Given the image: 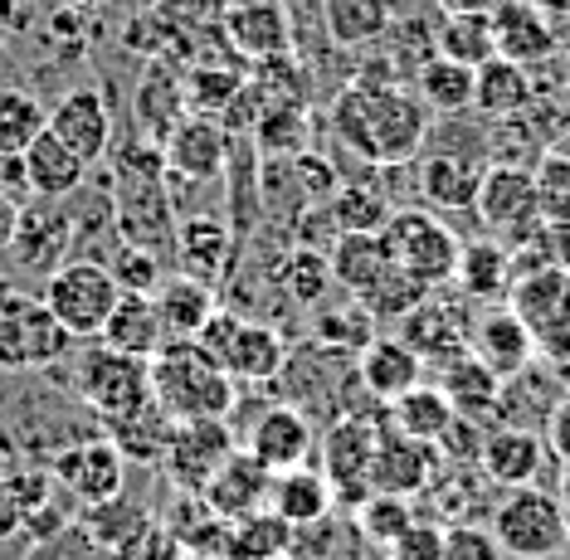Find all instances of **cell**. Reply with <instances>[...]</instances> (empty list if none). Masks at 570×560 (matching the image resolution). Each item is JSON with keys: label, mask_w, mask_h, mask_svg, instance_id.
<instances>
[{"label": "cell", "mask_w": 570, "mask_h": 560, "mask_svg": "<svg viewBox=\"0 0 570 560\" xmlns=\"http://www.w3.org/2000/svg\"><path fill=\"white\" fill-rule=\"evenodd\" d=\"M430 108L405 83H366L352 78L332 98V132L346 151L371 166H405L430 141Z\"/></svg>", "instance_id": "cell-1"}, {"label": "cell", "mask_w": 570, "mask_h": 560, "mask_svg": "<svg viewBox=\"0 0 570 560\" xmlns=\"http://www.w3.org/2000/svg\"><path fill=\"white\" fill-rule=\"evenodd\" d=\"M151 371V400L171 414V420H229L239 405V385L229 371L205 351L200 342H180L171 336L157 356L147 361Z\"/></svg>", "instance_id": "cell-2"}, {"label": "cell", "mask_w": 570, "mask_h": 560, "mask_svg": "<svg viewBox=\"0 0 570 560\" xmlns=\"http://www.w3.org/2000/svg\"><path fill=\"white\" fill-rule=\"evenodd\" d=\"M69 385L102 420H122L141 405H151V371L141 356L112 351L108 342L88 336L79 351H69Z\"/></svg>", "instance_id": "cell-3"}, {"label": "cell", "mask_w": 570, "mask_h": 560, "mask_svg": "<svg viewBox=\"0 0 570 560\" xmlns=\"http://www.w3.org/2000/svg\"><path fill=\"white\" fill-rule=\"evenodd\" d=\"M492 537L508 560H561L570 556V522L556 502V492L537 483L508 488V498L492 507Z\"/></svg>", "instance_id": "cell-4"}, {"label": "cell", "mask_w": 570, "mask_h": 560, "mask_svg": "<svg viewBox=\"0 0 570 560\" xmlns=\"http://www.w3.org/2000/svg\"><path fill=\"white\" fill-rule=\"evenodd\" d=\"M40 297H45V307L55 312V322L73 336V342H88V336L102 332V322H108V312L118 307L122 288H118V278H112L108 264L69 254L45 278V293Z\"/></svg>", "instance_id": "cell-5"}, {"label": "cell", "mask_w": 570, "mask_h": 560, "mask_svg": "<svg viewBox=\"0 0 570 560\" xmlns=\"http://www.w3.org/2000/svg\"><path fill=\"white\" fill-rule=\"evenodd\" d=\"M381 239H385V249H391L395 268H405L410 278L424 283L430 293L453 283L463 244L439 215L420 210V205H400V210H391V219L381 225Z\"/></svg>", "instance_id": "cell-6"}, {"label": "cell", "mask_w": 570, "mask_h": 560, "mask_svg": "<svg viewBox=\"0 0 570 560\" xmlns=\"http://www.w3.org/2000/svg\"><path fill=\"white\" fill-rule=\"evenodd\" d=\"M69 351H73V336L55 322L45 297L0 288V366L6 371L55 366Z\"/></svg>", "instance_id": "cell-7"}, {"label": "cell", "mask_w": 570, "mask_h": 560, "mask_svg": "<svg viewBox=\"0 0 570 560\" xmlns=\"http://www.w3.org/2000/svg\"><path fill=\"white\" fill-rule=\"evenodd\" d=\"M508 307L527 322V332L537 336L541 361L570 356V264H547L537 273L512 278Z\"/></svg>", "instance_id": "cell-8"}, {"label": "cell", "mask_w": 570, "mask_h": 560, "mask_svg": "<svg viewBox=\"0 0 570 560\" xmlns=\"http://www.w3.org/2000/svg\"><path fill=\"white\" fill-rule=\"evenodd\" d=\"M381 429H385V414H342L327 439H322V478L332 483V492L342 502L361 507L371 498V459H375V444H381Z\"/></svg>", "instance_id": "cell-9"}, {"label": "cell", "mask_w": 570, "mask_h": 560, "mask_svg": "<svg viewBox=\"0 0 570 560\" xmlns=\"http://www.w3.org/2000/svg\"><path fill=\"white\" fill-rule=\"evenodd\" d=\"M235 449H239V439L229 429V420H180L171 424V439H166L161 473L180 492H200Z\"/></svg>", "instance_id": "cell-10"}, {"label": "cell", "mask_w": 570, "mask_h": 560, "mask_svg": "<svg viewBox=\"0 0 570 560\" xmlns=\"http://www.w3.org/2000/svg\"><path fill=\"white\" fill-rule=\"evenodd\" d=\"M49 478L69 492L79 507H98L108 498H118L127 483V459L118 453L112 439H79V444L59 449L49 463Z\"/></svg>", "instance_id": "cell-11"}, {"label": "cell", "mask_w": 570, "mask_h": 560, "mask_svg": "<svg viewBox=\"0 0 570 560\" xmlns=\"http://www.w3.org/2000/svg\"><path fill=\"white\" fill-rule=\"evenodd\" d=\"M478 219L502 234V239H522L541 225L537 215V186H531V171L527 166H512V161H492L483 180H478V200H473Z\"/></svg>", "instance_id": "cell-12"}, {"label": "cell", "mask_w": 570, "mask_h": 560, "mask_svg": "<svg viewBox=\"0 0 570 560\" xmlns=\"http://www.w3.org/2000/svg\"><path fill=\"white\" fill-rule=\"evenodd\" d=\"M45 127H49V132H55L73 156H79L83 166L108 161V151H112V112H108V98H102L94 83L63 88L59 102L49 108V122H45Z\"/></svg>", "instance_id": "cell-13"}, {"label": "cell", "mask_w": 570, "mask_h": 560, "mask_svg": "<svg viewBox=\"0 0 570 560\" xmlns=\"http://www.w3.org/2000/svg\"><path fill=\"white\" fill-rule=\"evenodd\" d=\"M244 449H249L268 473H288V468L313 463V424H307V410H297L293 400L264 405L258 420L249 424V434H244Z\"/></svg>", "instance_id": "cell-14"}, {"label": "cell", "mask_w": 570, "mask_h": 560, "mask_svg": "<svg viewBox=\"0 0 570 560\" xmlns=\"http://www.w3.org/2000/svg\"><path fill=\"white\" fill-rule=\"evenodd\" d=\"M434 444H420V439L400 434L385 420L381 444H375L371 459V492H391V498H414V492H430L434 483Z\"/></svg>", "instance_id": "cell-15"}, {"label": "cell", "mask_w": 570, "mask_h": 560, "mask_svg": "<svg viewBox=\"0 0 570 560\" xmlns=\"http://www.w3.org/2000/svg\"><path fill=\"white\" fill-rule=\"evenodd\" d=\"M356 381H361V390H366L371 400L391 405V400H400L405 390H414L424 381V361H420V351H414L405 336L375 332L371 342L356 351Z\"/></svg>", "instance_id": "cell-16"}, {"label": "cell", "mask_w": 570, "mask_h": 560, "mask_svg": "<svg viewBox=\"0 0 570 560\" xmlns=\"http://www.w3.org/2000/svg\"><path fill=\"white\" fill-rule=\"evenodd\" d=\"M469 351L483 361L492 375H498V381H508V375L527 371L531 361H537V336H531L527 322L502 303V307H488V312H478L473 317Z\"/></svg>", "instance_id": "cell-17"}, {"label": "cell", "mask_w": 570, "mask_h": 560, "mask_svg": "<svg viewBox=\"0 0 570 560\" xmlns=\"http://www.w3.org/2000/svg\"><path fill=\"white\" fill-rule=\"evenodd\" d=\"M225 39L249 63L293 55V20L278 0H235L225 10Z\"/></svg>", "instance_id": "cell-18"}, {"label": "cell", "mask_w": 570, "mask_h": 560, "mask_svg": "<svg viewBox=\"0 0 570 560\" xmlns=\"http://www.w3.org/2000/svg\"><path fill=\"white\" fill-rule=\"evenodd\" d=\"M541 463H547V439L541 429H522V424H498L488 429L483 449H478V468L492 488H527L537 483Z\"/></svg>", "instance_id": "cell-19"}, {"label": "cell", "mask_w": 570, "mask_h": 560, "mask_svg": "<svg viewBox=\"0 0 570 560\" xmlns=\"http://www.w3.org/2000/svg\"><path fill=\"white\" fill-rule=\"evenodd\" d=\"M268 483H274V473L239 444L225 463H219V473L210 478V483L200 488V502L210 507L219 522H239V517L264 512L268 507Z\"/></svg>", "instance_id": "cell-20"}, {"label": "cell", "mask_w": 570, "mask_h": 560, "mask_svg": "<svg viewBox=\"0 0 570 560\" xmlns=\"http://www.w3.org/2000/svg\"><path fill=\"white\" fill-rule=\"evenodd\" d=\"M469 332H473L469 312H463L459 303H439V297L430 293L420 307L410 312V317H400L395 336H405V342L420 351L424 371H430V366H439V361H449V356H463V351H469Z\"/></svg>", "instance_id": "cell-21"}, {"label": "cell", "mask_w": 570, "mask_h": 560, "mask_svg": "<svg viewBox=\"0 0 570 560\" xmlns=\"http://www.w3.org/2000/svg\"><path fill=\"white\" fill-rule=\"evenodd\" d=\"M137 108H132V117H137V132H141V141H151V147H161L166 137L176 132L180 122H186V78H180V69L171 59H151L147 63V73H141V83H137Z\"/></svg>", "instance_id": "cell-22"}, {"label": "cell", "mask_w": 570, "mask_h": 560, "mask_svg": "<svg viewBox=\"0 0 570 560\" xmlns=\"http://www.w3.org/2000/svg\"><path fill=\"white\" fill-rule=\"evenodd\" d=\"M424 147L434 151H424L420 161V195L439 210H473L478 180H483L488 166L463 147H439V141H424Z\"/></svg>", "instance_id": "cell-23"}, {"label": "cell", "mask_w": 570, "mask_h": 560, "mask_svg": "<svg viewBox=\"0 0 570 560\" xmlns=\"http://www.w3.org/2000/svg\"><path fill=\"white\" fill-rule=\"evenodd\" d=\"M327 258H332L336 288H346L356 303H366V297L395 273V258L385 249L381 229H342Z\"/></svg>", "instance_id": "cell-24"}, {"label": "cell", "mask_w": 570, "mask_h": 560, "mask_svg": "<svg viewBox=\"0 0 570 560\" xmlns=\"http://www.w3.org/2000/svg\"><path fill=\"white\" fill-rule=\"evenodd\" d=\"M161 156H166V171L180 180H215L229 161V137L215 117H186L161 141Z\"/></svg>", "instance_id": "cell-25"}, {"label": "cell", "mask_w": 570, "mask_h": 560, "mask_svg": "<svg viewBox=\"0 0 570 560\" xmlns=\"http://www.w3.org/2000/svg\"><path fill=\"white\" fill-rule=\"evenodd\" d=\"M492 35H498V55L537 69L556 55V24L537 0H508L502 10H492Z\"/></svg>", "instance_id": "cell-26"}, {"label": "cell", "mask_w": 570, "mask_h": 560, "mask_svg": "<svg viewBox=\"0 0 570 560\" xmlns=\"http://www.w3.org/2000/svg\"><path fill=\"white\" fill-rule=\"evenodd\" d=\"M171 249L180 273H190L200 283H219L235 264V234L215 215H186L171 234Z\"/></svg>", "instance_id": "cell-27"}, {"label": "cell", "mask_w": 570, "mask_h": 560, "mask_svg": "<svg viewBox=\"0 0 570 560\" xmlns=\"http://www.w3.org/2000/svg\"><path fill=\"white\" fill-rule=\"evenodd\" d=\"M10 249H20V258L30 268H49L55 273L63 258L73 254V215L63 210V200H35L30 210L20 215V229H16V244Z\"/></svg>", "instance_id": "cell-28"}, {"label": "cell", "mask_w": 570, "mask_h": 560, "mask_svg": "<svg viewBox=\"0 0 570 560\" xmlns=\"http://www.w3.org/2000/svg\"><path fill=\"white\" fill-rule=\"evenodd\" d=\"M434 385L449 395V405L463 414V420H498V395H502V381L492 375L483 361L473 356V351H463V356H449L430 366Z\"/></svg>", "instance_id": "cell-29"}, {"label": "cell", "mask_w": 570, "mask_h": 560, "mask_svg": "<svg viewBox=\"0 0 570 560\" xmlns=\"http://www.w3.org/2000/svg\"><path fill=\"white\" fill-rule=\"evenodd\" d=\"M283 366H288V342H283L278 327H268V322H239L235 342L225 351V371L235 385H268L278 381Z\"/></svg>", "instance_id": "cell-30"}, {"label": "cell", "mask_w": 570, "mask_h": 560, "mask_svg": "<svg viewBox=\"0 0 570 560\" xmlns=\"http://www.w3.org/2000/svg\"><path fill=\"white\" fill-rule=\"evenodd\" d=\"M98 342H108L112 351H127V356L151 361L166 342H171V336H166V327H161L157 297H151V293H122L118 307H112L108 322H102Z\"/></svg>", "instance_id": "cell-31"}, {"label": "cell", "mask_w": 570, "mask_h": 560, "mask_svg": "<svg viewBox=\"0 0 570 560\" xmlns=\"http://www.w3.org/2000/svg\"><path fill=\"white\" fill-rule=\"evenodd\" d=\"M20 166H24V186H30L35 200H69V195L83 186V176H88V166L63 147L49 127L30 141V147H24Z\"/></svg>", "instance_id": "cell-32"}, {"label": "cell", "mask_w": 570, "mask_h": 560, "mask_svg": "<svg viewBox=\"0 0 570 560\" xmlns=\"http://www.w3.org/2000/svg\"><path fill=\"white\" fill-rule=\"evenodd\" d=\"M336 492L332 483L322 478V468L303 463V468H288V473H274V483H268V512L283 517L288 527H317L327 522Z\"/></svg>", "instance_id": "cell-33"}, {"label": "cell", "mask_w": 570, "mask_h": 560, "mask_svg": "<svg viewBox=\"0 0 570 560\" xmlns=\"http://www.w3.org/2000/svg\"><path fill=\"white\" fill-rule=\"evenodd\" d=\"M537 98V83H531V69L522 63L492 55L488 63L473 69V112L492 117V122H508V117H522Z\"/></svg>", "instance_id": "cell-34"}, {"label": "cell", "mask_w": 570, "mask_h": 560, "mask_svg": "<svg viewBox=\"0 0 570 560\" xmlns=\"http://www.w3.org/2000/svg\"><path fill=\"white\" fill-rule=\"evenodd\" d=\"M561 381H556V371L547 361H531L527 371H517L502 381V395H498V420L508 424H522V429H541L547 424V414L561 405Z\"/></svg>", "instance_id": "cell-35"}, {"label": "cell", "mask_w": 570, "mask_h": 560, "mask_svg": "<svg viewBox=\"0 0 570 560\" xmlns=\"http://www.w3.org/2000/svg\"><path fill=\"white\" fill-rule=\"evenodd\" d=\"M453 283L469 303H508L512 288V249L502 239H473L459 249Z\"/></svg>", "instance_id": "cell-36"}, {"label": "cell", "mask_w": 570, "mask_h": 560, "mask_svg": "<svg viewBox=\"0 0 570 560\" xmlns=\"http://www.w3.org/2000/svg\"><path fill=\"white\" fill-rule=\"evenodd\" d=\"M151 297H157V312H161L166 336H180V342H190V336H196L205 322H210V312L219 307L215 283H200V278H190V273L161 278V288L151 293Z\"/></svg>", "instance_id": "cell-37"}, {"label": "cell", "mask_w": 570, "mask_h": 560, "mask_svg": "<svg viewBox=\"0 0 570 560\" xmlns=\"http://www.w3.org/2000/svg\"><path fill=\"white\" fill-rule=\"evenodd\" d=\"M297 527H288L283 517L249 512L239 522H225V541H219V560H288L293 556Z\"/></svg>", "instance_id": "cell-38"}, {"label": "cell", "mask_w": 570, "mask_h": 560, "mask_svg": "<svg viewBox=\"0 0 570 560\" xmlns=\"http://www.w3.org/2000/svg\"><path fill=\"white\" fill-rule=\"evenodd\" d=\"M391 0H322V24L336 49H371L391 30Z\"/></svg>", "instance_id": "cell-39"}, {"label": "cell", "mask_w": 570, "mask_h": 560, "mask_svg": "<svg viewBox=\"0 0 570 560\" xmlns=\"http://www.w3.org/2000/svg\"><path fill=\"white\" fill-rule=\"evenodd\" d=\"M385 420H391V429H400V434L420 439V444H439V439H444V429L459 420V410L449 405V395L434 381H420L414 390H405L400 400H391Z\"/></svg>", "instance_id": "cell-40"}, {"label": "cell", "mask_w": 570, "mask_h": 560, "mask_svg": "<svg viewBox=\"0 0 570 560\" xmlns=\"http://www.w3.org/2000/svg\"><path fill=\"white\" fill-rule=\"evenodd\" d=\"M414 94L439 117H463V112H473V69L434 55L414 69Z\"/></svg>", "instance_id": "cell-41"}, {"label": "cell", "mask_w": 570, "mask_h": 560, "mask_svg": "<svg viewBox=\"0 0 570 560\" xmlns=\"http://www.w3.org/2000/svg\"><path fill=\"white\" fill-rule=\"evenodd\" d=\"M112 424V444H118V453L127 463H151L157 468L161 463V453H166V439H171V414H166L157 400L151 405H141L132 414H122V420H108Z\"/></svg>", "instance_id": "cell-42"}, {"label": "cell", "mask_w": 570, "mask_h": 560, "mask_svg": "<svg viewBox=\"0 0 570 560\" xmlns=\"http://www.w3.org/2000/svg\"><path fill=\"white\" fill-rule=\"evenodd\" d=\"M381 332V322L371 317L366 303H356L346 293V303H317L313 307V336L322 351H361L371 336Z\"/></svg>", "instance_id": "cell-43"}, {"label": "cell", "mask_w": 570, "mask_h": 560, "mask_svg": "<svg viewBox=\"0 0 570 560\" xmlns=\"http://www.w3.org/2000/svg\"><path fill=\"white\" fill-rule=\"evenodd\" d=\"M45 122H49V108L30 88L0 83V161H20L24 147L45 132Z\"/></svg>", "instance_id": "cell-44"}, {"label": "cell", "mask_w": 570, "mask_h": 560, "mask_svg": "<svg viewBox=\"0 0 570 560\" xmlns=\"http://www.w3.org/2000/svg\"><path fill=\"white\" fill-rule=\"evenodd\" d=\"M278 288H283V297H288L293 307L313 312L317 303H327V293L336 288L332 258L322 249H313V244H297V249L278 264Z\"/></svg>", "instance_id": "cell-45"}, {"label": "cell", "mask_w": 570, "mask_h": 560, "mask_svg": "<svg viewBox=\"0 0 570 560\" xmlns=\"http://www.w3.org/2000/svg\"><path fill=\"white\" fill-rule=\"evenodd\" d=\"M147 522H151V512H147L141 502L127 498V492H118V498H108V502H98V507H88V512H83V531H88V541L102 546L108 556H118L122 546L132 541Z\"/></svg>", "instance_id": "cell-46"}, {"label": "cell", "mask_w": 570, "mask_h": 560, "mask_svg": "<svg viewBox=\"0 0 570 560\" xmlns=\"http://www.w3.org/2000/svg\"><path fill=\"white\" fill-rule=\"evenodd\" d=\"M434 49L453 63H488L498 55V35H492V16H444L434 30Z\"/></svg>", "instance_id": "cell-47"}, {"label": "cell", "mask_w": 570, "mask_h": 560, "mask_svg": "<svg viewBox=\"0 0 570 560\" xmlns=\"http://www.w3.org/2000/svg\"><path fill=\"white\" fill-rule=\"evenodd\" d=\"M531 186H537V215L547 229L570 225V151H547L531 166Z\"/></svg>", "instance_id": "cell-48"}, {"label": "cell", "mask_w": 570, "mask_h": 560, "mask_svg": "<svg viewBox=\"0 0 570 560\" xmlns=\"http://www.w3.org/2000/svg\"><path fill=\"white\" fill-rule=\"evenodd\" d=\"M254 137L264 151H278V156L307 151V108L303 102H264L254 112Z\"/></svg>", "instance_id": "cell-49"}, {"label": "cell", "mask_w": 570, "mask_h": 560, "mask_svg": "<svg viewBox=\"0 0 570 560\" xmlns=\"http://www.w3.org/2000/svg\"><path fill=\"white\" fill-rule=\"evenodd\" d=\"M327 215L342 229H381L391 219V200H385L375 186H361V180H342L327 200Z\"/></svg>", "instance_id": "cell-50"}, {"label": "cell", "mask_w": 570, "mask_h": 560, "mask_svg": "<svg viewBox=\"0 0 570 560\" xmlns=\"http://www.w3.org/2000/svg\"><path fill=\"white\" fill-rule=\"evenodd\" d=\"M356 527H361V537L375 541V546H395L414 527V507H410V498L371 492V498L356 507Z\"/></svg>", "instance_id": "cell-51"}, {"label": "cell", "mask_w": 570, "mask_h": 560, "mask_svg": "<svg viewBox=\"0 0 570 560\" xmlns=\"http://www.w3.org/2000/svg\"><path fill=\"white\" fill-rule=\"evenodd\" d=\"M102 264L112 268V278H118L122 293H157L161 288V258H157V249H141V244L118 239Z\"/></svg>", "instance_id": "cell-52"}, {"label": "cell", "mask_w": 570, "mask_h": 560, "mask_svg": "<svg viewBox=\"0 0 570 560\" xmlns=\"http://www.w3.org/2000/svg\"><path fill=\"white\" fill-rule=\"evenodd\" d=\"M444 560H508L492 527L483 522H449L444 527Z\"/></svg>", "instance_id": "cell-53"}, {"label": "cell", "mask_w": 570, "mask_h": 560, "mask_svg": "<svg viewBox=\"0 0 570 560\" xmlns=\"http://www.w3.org/2000/svg\"><path fill=\"white\" fill-rule=\"evenodd\" d=\"M391 560H444V527L414 517V527L391 546Z\"/></svg>", "instance_id": "cell-54"}, {"label": "cell", "mask_w": 570, "mask_h": 560, "mask_svg": "<svg viewBox=\"0 0 570 560\" xmlns=\"http://www.w3.org/2000/svg\"><path fill=\"white\" fill-rule=\"evenodd\" d=\"M541 439H547V453L556 459H570V395H561V405L547 414V424H541Z\"/></svg>", "instance_id": "cell-55"}, {"label": "cell", "mask_w": 570, "mask_h": 560, "mask_svg": "<svg viewBox=\"0 0 570 560\" xmlns=\"http://www.w3.org/2000/svg\"><path fill=\"white\" fill-rule=\"evenodd\" d=\"M20 215H24V205H20V195H10V190H0V254L16 244V229H20Z\"/></svg>", "instance_id": "cell-56"}, {"label": "cell", "mask_w": 570, "mask_h": 560, "mask_svg": "<svg viewBox=\"0 0 570 560\" xmlns=\"http://www.w3.org/2000/svg\"><path fill=\"white\" fill-rule=\"evenodd\" d=\"M444 16H492V10H502L508 0H434Z\"/></svg>", "instance_id": "cell-57"}, {"label": "cell", "mask_w": 570, "mask_h": 560, "mask_svg": "<svg viewBox=\"0 0 570 560\" xmlns=\"http://www.w3.org/2000/svg\"><path fill=\"white\" fill-rule=\"evenodd\" d=\"M24 16H30V0H0V45L10 30H24Z\"/></svg>", "instance_id": "cell-58"}, {"label": "cell", "mask_w": 570, "mask_h": 560, "mask_svg": "<svg viewBox=\"0 0 570 560\" xmlns=\"http://www.w3.org/2000/svg\"><path fill=\"white\" fill-rule=\"evenodd\" d=\"M556 502H561L566 522H570V459L561 463V478H556Z\"/></svg>", "instance_id": "cell-59"}, {"label": "cell", "mask_w": 570, "mask_h": 560, "mask_svg": "<svg viewBox=\"0 0 570 560\" xmlns=\"http://www.w3.org/2000/svg\"><path fill=\"white\" fill-rule=\"evenodd\" d=\"M161 560H196V556H190V551H180V546H171V551H166Z\"/></svg>", "instance_id": "cell-60"}]
</instances>
